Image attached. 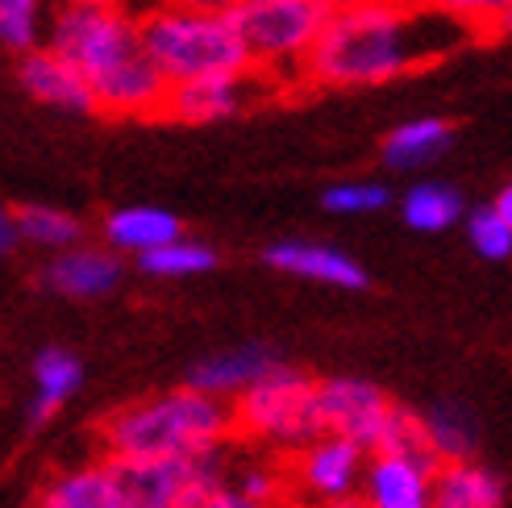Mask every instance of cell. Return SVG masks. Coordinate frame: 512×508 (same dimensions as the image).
Returning a JSON list of instances; mask_svg holds the SVG:
<instances>
[{
    "label": "cell",
    "mask_w": 512,
    "mask_h": 508,
    "mask_svg": "<svg viewBox=\"0 0 512 508\" xmlns=\"http://www.w3.org/2000/svg\"><path fill=\"white\" fill-rule=\"evenodd\" d=\"M475 30L442 9L404 0H338L309 59V80L329 88H375L450 55Z\"/></svg>",
    "instance_id": "1"
},
{
    "label": "cell",
    "mask_w": 512,
    "mask_h": 508,
    "mask_svg": "<svg viewBox=\"0 0 512 508\" xmlns=\"http://www.w3.org/2000/svg\"><path fill=\"white\" fill-rule=\"evenodd\" d=\"M46 46L92 84L96 109L113 117L167 113L171 84L142 50V30L121 0H59Z\"/></svg>",
    "instance_id": "2"
},
{
    "label": "cell",
    "mask_w": 512,
    "mask_h": 508,
    "mask_svg": "<svg viewBox=\"0 0 512 508\" xmlns=\"http://www.w3.org/2000/svg\"><path fill=\"white\" fill-rule=\"evenodd\" d=\"M229 442H234V409L188 384L121 404L100 421V450L109 463L196 459Z\"/></svg>",
    "instance_id": "3"
},
{
    "label": "cell",
    "mask_w": 512,
    "mask_h": 508,
    "mask_svg": "<svg viewBox=\"0 0 512 508\" xmlns=\"http://www.w3.org/2000/svg\"><path fill=\"white\" fill-rule=\"evenodd\" d=\"M138 30H142V50L171 88L254 67L242 34L225 13H192L163 5L138 17Z\"/></svg>",
    "instance_id": "4"
},
{
    "label": "cell",
    "mask_w": 512,
    "mask_h": 508,
    "mask_svg": "<svg viewBox=\"0 0 512 508\" xmlns=\"http://www.w3.org/2000/svg\"><path fill=\"white\" fill-rule=\"evenodd\" d=\"M229 409H234V438L263 450H279L284 459H292L296 450L325 434L317 409V379L288 363H279L271 375H263Z\"/></svg>",
    "instance_id": "5"
},
{
    "label": "cell",
    "mask_w": 512,
    "mask_h": 508,
    "mask_svg": "<svg viewBox=\"0 0 512 508\" xmlns=\"http://www.w3.org/2000/svg\"><path fill=\"white\" fill-rule=\"evenodd\" d=\"M334 5L338 0H242L229 21L242 34L254 71L275 75L300 67L309 75V59L334 17Z\"/></svg>",
    "instance_id": "6"
},
{
    "label": "cell",
    "mask_w": 512,
    "mask_h": 508,
    "mask_svg": "<svg viewBox=\"0 0 512 508\" xmlns=\"http://www.w3.org/2000/svg\"><path fill=\"white\" fill-rule=\"evenodd\" d=\"M234 450L221 446L196 459L159 463H113L121 508H200L217 488L229 484Z\"/></svg>",
    "instance_id": "7"
},
{
    "label": "cell",
    "mask_w": 512,
    "mask_h": 508,
    "mask_svg": "<svg viewBox=\"0 0 512 508\" xmlns=\"http://www.w3.org/2000/svg\"><path fill=\"white\" fill-rule=\"evenodd\" d=\"M288 463V484H292V500L300 504H338V500H354L363 492V475L371 454L363 446H354L346 438L321 434L317 442H309L304 450H296Z\"/></svg>",
    "instance_id": "8"
},
{
    "label": "cell",
    "mask_w": 512,
    "mask_h": 508,
    "mask_svg": "<svg viewBox=\"0 0 512 508\" xmlns=\"http://www.w3.org/2000/svg\"><path fill=\"white\" fill-rule=\"evenodd\" d=\"M317 409H321L325 434L346 438L354 446H363L367 454H375L396 404L383 396L371 379L334 375V379H317Z\"/></svg>",
    "instance_id": "9"
},
{
    "label": "cell",
    "mask_w": 512,
    "mask_h": 508,
    "mask_svg": "<svg viewBox=\"0 0 512 508\" xmlns=\"http://www.w3.org/2000/svg\"><path fill=\"white\" fill-rule=\"evenodd\" d=\"M263 92H271V80L263 71H229V75H209V80H192V84H175L167 96V117L188 121V125H209L238 117L250 109Z\"/></svg>",
    "instance_id": "10"
},
{
    "label": "cell",
    "mask_w": 512,
    "mask_h": 508,
    "mask_svg": "<svg viewBox=\"0 0 512 508\" xmlns=\"http://www.w3.org/2000/svg\"><path fill=\"white\" fill-rule=\"evenodd\" d=\"M279 363V354L263 342H246V346H229V350H217L209 354V359L192 363L188 371V388L213 396V400H225L234 404L242 392H250L254 384H259L263 375H271Z\"/></svg>",
    "instance_id": "11"
},
{
    "label": "cell",
    "mask_w": 512,
    "mask_h": 508,
    "mask_svg": "<svg viewBox=\"0 0 512 508\" xmlns=\"http://www.w3.org/2000/svg\"><path fill=\"white\" fill-rule=\"evenodd\" d=\"M267 267L296 275V279H313V284H329V288H367V267L350 259L346 250L325 246V242H304V238H284L263 250Z\"/></svg>",
    "instance_id": "12"
},
{
    "label": "cell",
    "mask_w": 512,
    "mask_h": 508,
    "mask_svg": "<svg viewBox=\"0 0 512 508\" xmlns=\"http://www.w3.org/2000/svg\"><path fill=\"white\" fill-rule=\"evenodd\" d=\"M433 475L438 467L404 454H371L363 475V504L367 508H433Z\"/></svg>",
    "instance_id": "13"
},
{
    "label": "cell",
    "mask_w": 512,
    "mask_h": 508,
    "mask_svg": "<svg viewBox=\"0 0 512 508\" xmlns=\"http://www.w3.org/2000/svg\"><path fill=\"white\" fill-rule=\"evenodd\" d=\"M17 75H21V88L30 92V100H38V105H46V109H59V113H100L96 96H92V84L63 55H55L50 46L34 50V55H25Z\"/></svg>",
    "instance_id": "14"
},
{
    "label": "cell",
    "mask_w": 512,
    "mask_h": 508,
    "mask_svg": "<svg viewBox=\"0 0 512 508\" xmlns=\"http://www.w3.org/2000/svg\"><path fill=\"white\" fill-rule=\"evenodd\" d=\"M121 284V254L100 246H75L42 267V288L67 300H96Z\"/></svg>",
    "instance_id": "15"
},
{
    "label": "cell",
    "mask_w": 512,
    "mask_h": 508,
    "mask_svg": "<svg viewBox=\"0 0 512 508\" xmlns=\"http://www.w3.org/2000/svg\"><path fill=\"white\" fill-rule=\"evenodd\" d=\"M34 508H121L113 463L92 459V463L50 475L34 500Z\"/></svg>",
    "instance_id": "16"
},
{
    "label": "cell",
    "mask_w": 512,
    "mask_h": 508,
    "mask_svg": "<svg viewBox=\"0 0 512 508\" xmlns=\"http://www.w3.org/2000/svg\"><path fill=\"white\" fill-rule=\"evenodd\" d=\"M105 238H109V250L117 254H138L146 259L150 250H159L175 238H184V225L171 209H159V205H125V209H113L105 217Z\"/></svg>",
    "instance_id": "17"
},
{
    "label": "cell",
    "mask_w": 512,
    "mask_h": 508,
    "mask_svg": "<svg viewBox=\"0 0 512 508\" xmlns=\"http://www.w3.org/2000/svg\"><path fill=\"white\" fill-rule=\"evenodd\" d=\"M84 363L63 346H46L34 359V396H30V429H42L63 404L80 392Z\"/></svg>",
    "instance_id": "18"
},
{
    "label": "cell",
    "mask_w": 512,
    "mask_h": 508,
    "mask_svg": "<svg viewBox=\"0 0 512 508\" xmlns=\"http://www.w3.org/2000/svg\"><path fill=\"white\" fill-rule=\"evenodd\" d=\"M504 504H508L504 479L479 459L446 463L433 475V508H504Z\"/></svg>",
    "instance_id": "19"
},
{
    "label": "cell",
    "mask_w": 512,
    "mask_h": 508,
    "mask_svg": "<svg viewBox=\"0 0 512 508\" xmlns=\"http://www.w3.org/2000/svg\"><path fill=\"white\" fill-rule=\"evenodd\" d=\"M454 146V125L442 117H413L400 121L396 130L383 138V163L392 171H417L438 163L446 150Z\"/></svg>",
    "instance_id": "20"
},
{
    "label": "cell",
    "mask_w": 512,
    "mask_h": 508,
    "mask_svg": "<svg viewBox=\"0 0 512 508\" xmlns=\"http://www.w3.org/2000/svg\"><path fill=\"white\" fill-rule=\"evenodd\" d=\"M467 196L446 180H421L400 196V217L417 234H446L467 221Z\"/></svg>",
    "instance_id": "21"
},
{
    "label": "cell",
    "mask_w": 512,
    "mask_h": 508,
    "mask_svg": "<svg viewBox=\"0 0 512 508\" xmlns=\"http://www.w3.org/2000/svg\"><path fill=\"white\" fill-rule=\"evenodd\" d=\"M425 417V434H429V446H433V459H438L442 467L446 463H471L475 450H479V421L475 413L467 409L463 400H438Z\"/></svg>",
    "instance_id": "22"
},
{
    "label": "cell",
    "mask_w": 512,
    "mask_h": 508,
    "mask_svg": "<svg viewBox=\"0 0 512 508\" xmlns=\"http://www.w3.org/2000/svg\"><path fill=\"white\" fill-rule=\"evenodd\" d=\"M229 484H234L250 504H259V508H288V496H292L288 463L263 459V454L234 459V467H229Z\"/></svg>",
    "instance_id": "23"
},
{
    "label": "cell",
    "mask_w": 512,
    "mask_h": 508,
    "mask_svg": "<svg viewBox=\"0 0 512 508\" xmlns=\"http://www.w3.org/2000/svg\"><path fill=\"white\" fill-rule=\"evenodd\" d=\"M50 0H0V46L17 50V55H34L46 46V30H50Z\"/></svg>",
    "instance_id": "24"
},
{
    "label": "cell",
    "mask_w": 512,
    "mask_h": 508,
    "mask_svg": "<svg viewBox=\"0 0 512 508\" xmlns=\"http://www.w3.org/2000/svg\"><path fill=\"white\" fill-rule=\"evenodd\" d=\"M17 221H21V242L30 246H42V250H75L84 238V221L71 217L63 209H50V205H25L17 209Z\"/></svg>",
    "instance_id": "25"
},
{
    "label": "cell",
    "mask_w": 512,
    "mask_h": 508,
    "mask_svg": "<svg viewBox=\"0 0 512 508\" xmlns=\"http://www.w3.org/2000/svg\"><path fill=\"white\" fill-rule=\"evenodd\" d=\"M138 267L155 279H192V275H204L217 267V250L196 238H175L159 250H150L146 259H138Z\"/></svg>",
    "instance_id": "26"
},
{
    "label": "cell",
    "mask_w": 512,
    "mask_h": 508,
    "mask_svg": "<svg viewBox=\"0 0 512 508\" xmlns=\"http://www.w3.org/2000/svg\"><path fill=\"white\" fill-rule=\"evenodd\" d=\"M392 205V188L379 180H342L321 192V209L334 217H367Z\"/></svg>",
    "instance_id": "27"
},
{
    "label": "cell",
    "mask_w": 512,
    "mask_h": 508,
    "mask_svg": "<svg viewBox=\"0 0 512 508\" xmlns=\"http://www.w3.org/2000/svg\"><path fill=\"white\" fill-rule=\"evenodd\" d=\"M375 454H404V459H421V463H433L442 467L438 459H433V446H429V434H425V417L413 413V409H392L388 417V429H383V442Z\"/></svg>",
    "instance_id": "28"
},
{
    "label": "cell",
    "mask_w": 512,
    "mask_h": 508,
    "mask_svg": "<svg viewBox=\"0 0 512 508\" xmlns=\"http://www.w3.org/2000/svg\"><path fill=\"white\" fill-rule=\"evenodd\" d=\"M463 225H467V242H471V250L479 254V259L500 263V259H508V254H512V230L500 221V213L492 205L471 209Z\"/></svg>",
    "instance_id": "29"
},
{
    "label": "cell",
    "mask_w": 512,
    "mask_h": 508,
    "mask_svg": "<svg viewBox=\"0 0 512 508\" xmlns=\"http://www.w3.org/2000/svg\"><path fill=\"white\" fill-rule=\"evenodd\" d=\"M433 9H442L446 17L471 25V30H500L508 0H429Z\"/></svg>",
    "instance_id": "30"
},
{
    "label": "cell",
    "mask_w": 512,
    "mask_h": 508,
    "mask_svg": "<svg viewBox=\"0 0 512 508\" xmlns=\"http://www.w3.org/2000/svg\"><path fill=\"white\" fill-rule=\"evenodd\" d=\"M17 246H21V221H17L13 209L0 205V259H5V254H13Z\"/></svg>",
    "instance_id": "31"
},
{
    "label": "cell",
    "mask_w": 512,
    "mask_h": 508,
    "mask_svg": "<svg viewBox=\"0 0 512 508\" xmlns=\"http://www.w3.org/2000/svg\"><path fill=\"white\" fill-rule=\"evenodd\" d=\"M167 9H192V13H234L242 0H163Z\"/></svg>",
    "instance_id": "32"
},
{
    "label": "cell",
    "mask_w": 512,
    "mask_h": 508,
    "mask_svg": "<svg viewBox=\"0 0 512 508\" xmlns=\"http://www.w3.org/2000/svg\"><path fill=\"white\" fill-rule=\"evenodd\" d=\"M200 508H259V504H250L234 484H225V488H217L209 500H204Z\"/></svg>",
    "instance_id": "33"
},
{
    "label": "cell",
    "mask_w": 512,
    "mask_h": 508,
    "mask_svg": "<svg viewBox=\"0 0 512 508\" xmlns=\"http://www.w3.org/2000/svg\"><path fill=\"white\" fill-rule=\"evenodd\" d=\"M492 209L500 213V221L508 225V230H512V184H504L500 192H496V200H492Z\"/></svg>",
    "instance_id": "34"
},
{
    "label": "cell",
    "mask_w": 512,
    "mask_h": 508,
    "mask_svg": "<svg viewBox=\"0 0 512 508\" xmlns=\"http://www.w3.org/2000/svg\"><path fill=\"white\" fill-rule=\"evenodd\" d=\"M321 508H367L363 496H354V500H338V504H321Z\"/></svg>",
    "instance_id": "35"
},
{
    "label": "cell",
    "mask_w": 512,
    "mask_h": 508,
    "mask_svg": "<svg viewBox=\"0 0 512 508\" xmlns=\"http://www.w3.org/2000/svg\"><path fill=\"white\" fill-rule=\"evenodd\" d=\"M500 30H512V0H508V9H504V21H500Z\"/></svg>",
    "instance_id": "36"
}]
</instances>
